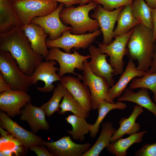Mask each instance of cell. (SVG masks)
Segmentation results:
<instances>
[{
  "label": "cell",
  "mask_w": 156,
  "mask_h": 156,
  "mask_svg": "<svg viewBox=\"0 0 156 156\" xmlns=\"http://www.w3.org/2000/svg\"><path fill=\"white\" fill-rule=\"evenodd\" d=\"M0 50L9 52L21 70L30 76L44 58L33 50L21 27L0 34Z\"/></svg>",
  "instance_id": "cell-1"
},
{
  "label": "cell",
  "mask_w": 156,
  "mask_h": 156,
  "mask_svg": "<svg viewBox=\"0 0 156 156\" xmlns=\"http://www.w3.org/2000/svg\"><path fill=\"white\" fill-rule=\"evenodd\" d=\"M153 29L141 23L133 28L128 40L126 55L129 59L136 60V68L146 72L151 66L155 49Z\"/></svg>",
  "instance_id": "cell-2"
},
{
  "label": "cell",
  "mask_w": 156,
  "mask_h": 156,
  "mask_svg": "<svg viewBox=\"0 0 156 156\" xmlns=\"http://www.w3.org/2000/svg\"><path fill=\"white\" fill-rule=\"evenodd\" d=\"M97 6V4L93 2L77 7L63 8L60 13V18L64 23L71 25L70 31L73 34L79 35L85 34L87 31L92 32L99 30V27L97 21L90 18L89 13Z\"/></svg>",
  "instance_id": "cell-3"
},
{
  "label": "cell",
  "mask_w": 156,
  "mask_h": 156,
  "mask_svg": "<svg viewBox=\"0 0 156 156\" xmlns=\"http://www.w3.org/2000/svg\"><path fill=\"white\" fill-rule=\"evenodd\" d=\"M0 71L12 90L27 92L32 85L30 76L21 70L8 51L0 50Z\"/></svg>",
  "instance_id": "cell-4"
},
{
  "label": "cell",
  "mask_w": 156,
  "mask_h": 156,
  "mask_svg": "<svg viewBox=\"0 0 156 156\" xmlns=\"http://www.w3.org/2000/svg\"><path fill=\"white\" fill-rule=\"evenodd\" d=\"M54 0H19L14 1L15 8L22 25L30 23L36 17L47 15L58 7Z\"/></svg>",
  "instance_id": "cell-5"
},
{
  "label": "cell",
  "mask_w": 156,
  "mask_h": 156,
  "mask_svg": "<svg viewBox=\"0 0 156 156\" xmlns=\"http://www.w3.org/2000/svg\"><path fill=\"white\" fill-rule=\"evenodd\" d=\"M83 75L78 78L83 80V83L89 88L91 97L92 109H98L100 102L105 100L111 103H115L109 97L108 91L109 86L104 78L97 76L91 70L88 59L83 62Z\"/></svg>",
  "instance_id": "cell-6"
},
{
  "label": "cell",
  "mask_w": 156,
  "mask_h": 156,
  "mask_svg": "<svg viewBox=\"0 0 156 156\" xmlns=\"http://www.w3.org/2000/svg\"><path fill=\"white\" fill-rule=\"evenodd\" d=\"M73 53L64 52L57 47L50 48L48 55L44 58L45 61L55 60L60 66L58 74L61 77L66 73H72L78 77L81 75L75 73V69L83 70L84 68V61L91 58L90 55L86 56L80 54L76 49H72Z\"/></svg>",
  "instance_id": "cell-7"
},
{
  "label": "cell",
  "mask_w": 156,
  "mask_h": 156,
  "mask_svg": "<svg viewBox=\"0 0 156 156\" xmlns=\"http://www.w3.org/2000/svg\"><path fill=\"white\" fill-rule=\"evenodd\" d=\"M101 33L100 29L92 32L79 35L73 34L70 30L66 31L59 38L53 40H46V44L48 48H61L66 52L71 53V49L73 48L76 50H78L89 47Z\"/></svg>",
  "instance_id": "cell-8"
},
{
  "label": "cell",
  "mask_w": 156,
  "mask_h": 156,
  "mask_svg": "<svg viewBox=\"0 0 156 156\" xmlns=\"http://www.w3.org/2000/svg\"><path fill=\"white\" fill-rule=\"evenodd\" d=\"M133 28L126 33L115 38L110 44L106 45L96 42L101 53L109 56V63L115 70V75L121 74L124 71V56L126 55V47Z\"/></svg>",
  "instance_id": "cell-9"
},
{
  "label": "cell",
  "mask_w": 156,
  "mask_h": 156,
  "mask_svg": "<svg viewBox=\"0 0 156 156\" xmlns=\"http://www.w3.org/2000/svg\"><path fill=\"white\" fill-rule=\"evenodd\" d=\"M64 6V4L60 3L52 13L44 16L35 17L31 20L30 23L41 27L49 35V40H53L59 38L63 32L72 29L71 26L64 25L60 20V14Z\"/></svg>",
  "instance_id": "cell-10"
},
{
  "label": "cell",
  "mask_w": 156,
  "mask_h": 156,
  "mask_svg": "<svg viewBox=\"0 0 156 156\" xmlns=\"http://www.w3.org/2000/svg\"><path fill=\"white\" fill-rule=\"evenodd\" d=\"M4 112H0V127L6 129L22 143L26 152L31 146L42 144V138L33 131H28L11 119Z\"/></svg>",
  "instance_id": "cell-11"
},
{
  "label": "cell",
  "mask_w": 156,
  "mask_h": 156,
  "mask_svg": "<svg viewBox=\"0 0 156 156\" xmlns=\"http://www.w3.org/2000/svg\"><path fill=\"white\" fill-rule=\"evenodd\" d=\"M56 64L55 60L42 61L37 66L30 76L31 83L32 85L36 84L39 81H42L45 83L43 87L37 86L38 90L43 92H51L55 88L53 83L60 81L61 77L56 73L59 70L55 66Z\"/></svg>",
  "instance_id": "cell-12"
},
{
  "label": "cell",
  "mask_w": 156,
  "mask_h": 156,
  "mask_svg": "<svg viewBox=\"0 0 156 156\" xmlns=\"http://www.w3.org/2000/svg\"><path fill=\"white\" fill-rule=\"evenodd\" d=\"M45 146L53 156H82L90 148L89 142L82 144L74 142L70 136H64L53 142L43 140Z\"/></svg>",
  "instance_id": "cell-13"
},
{
  "label": "cell",
  "mask_w": 156,
  "mask_h": 156,
  "mask_svg": "<svg viewBox=\"0 0 156 156\" xmlns=\"http://www.w3.org/2000/svg\"><path fill=\"white\" fill-rule=\"evenodd\" d=\"M124 6L112 11L104 9L101 5L97 6L90 16L97 21L103 35L102 43L108 45L112 42L113 34L115 23L117 17Z\"/></svg>",
  "instance_id": "cell-14"
},
{
  "label": "cell",
  "mask_w": 156,
  "mask_h": 156,
  "mask_svg": "<svg viewBox=\"0 0 156 156\" xmlns=\"http://www.w3.org/2000/svg\"><path fill=\"white\" fill-rule=\"evenodd\" d=\"M31 96L25 91L11 90L0 94V109L9 116L21 114V109L31 102Z\"/></svg>",
  "instance_id": "cell-15"
},
{
  "label": "cell",
  "mask_w": 156,
  "mask_h": 156,
  "mask_svg": "<svg viewBox=\"0 0 156 156\" xmlns=\"http://www.w3.org/2000/svg\"><path fill=\"white\" fill-rule=\"evenodd\" d=\"M88 50L91 58L88 63L92 73L105 78L110 87L113 86L115 83L113 77L115 70L107 61L106 58L108 55L101 53L99 48L93 45L90 46Z\"/></svg>",
  "instance_id": "cell-16"
},
{
  "label": "cell",
  "mask_w": 156,
  "mask_h": 156,
  "mask_svg": "<svg viewBox=\"0 0 156 156\" xmlns=\"http://www.w3.org/2000/svg\"><path fill=\"white\" fill-rule=\"evenodd\" d=\"M79 78L67 76L61 77L60 83L81 104L86 111L92 109L91 94L88 87Z\"/></svg>",
  "instance_id": "cell-17"
},
{
  "label": "cell",
  "mask_w": 156,
  "mask_h": 156,
  "mask_svg": "<svg viewBox=\"0 0 156 156\" xmlns=\"http://www.w3.org/2000/svg\"><path fill=\"white\" fill-rule=\"evenodd\" d=\"M20 120L26 122L34 133L40 130H48L49 125L46 119V113L42 107L27 103L21 109Z\"/></svg>",
  "instance_id": "cell-18"
},
{
  "label": "cell",
  "mask_w": 156,
  "mask_h": 156,
  "mask_svg": "<svg viewBox=\"0 0 156 156\" xmlns=\"http://www.w3.org/2000/svg\"><path fill=\"white\" fill-rule=\"evenodd\" d=\"M21 28L30 41L34 51L46 57L49 54V50L46 44L48 35L44 29L38 25L31 23L22 25Z\"/></svg>",
  "instance_id": "cell-19"
},
{
  "label": "cell",
  "mask_w": 156,
  "mask_h": 156,
  "mask_svg": "<svg viewBox=\"0 0 156 156\" xmlns=\"http://www.w3.org/2000/svg\"><path fill=\"white\" fill-rule=\"evenodd\" d=\"M146 72L136 68L134 60L129 58L124 71L121 74L118 82L109 88L108 94L112 100L119 97L127 88L129 83L134 78L141 77Z\"/></svg>",
  "instance_id": "cell-20"
},
{
  "label": "cell",
  "mask_w": 156,
  "mask_h": 156,
  "mask_svg": "<svg viewBox=\"0 0 156 156\" xmlns=\"http://www.w3.org/2000/svg\"><path fill=\"white\" fill-rule=\"evenodd\" d=\"M22 25L17 16L13 0H0V34L8 32Z\"/></svg>",
  "instance_id": "cell-21"
},
{
  "label": "cell",
  "mask_w": 156,
  "mask_h": 156,
  "mask_svg": "<svg viewBox=\"0 0 156 156\" xmlns=\"http://www.w3.org/2000/svg\"><path fill=\"white\" fill-rule=\"evenodd\" d=\"M144 111L143 107L138 105H135L132 112L128 118H122L119 121V127L112 135L111 143H113L126 134L131 135L138 132L140 125L136 122L137 117Z\"/></svg>",
  "instance_id": "cell-22"
},
{
  "label": "cell",
  "mask_w": 156,
  "mask_h": 156,
  "mask_svg": "<svg viewBox=\"0 0 156 156\" xmlns=\"http://www.w3.org/2000/svg\"><path fill=\"white\" fill-rule=\"evenodd\" d=\"M117 100L122 102L127 101L135 103L149 110L156 117V104L151 99L147 89L141 88L139 91L135 92L129 88H127Z\"/></svg>",
  "instance_id": "cell-23"
},
{
  "label": "cell",
  "mask_w": 156,
  "mask_h": 156,
  "mask_svg": "<svg viewBox=\"0 0 156 156\" xmlns=\"http://www.w3.org/2000/svg\"><path fill=\"white\" fill-rule=\"evenodd\" d=\"M116 21L117 25L113 34L115 38L126 33L140 23L133 14L131 4L124 6L119 14Z\"/></svg>",
  "instance_id": "cell-24"
},
{
  "label": "cell",
  "mask_w": 156,
  "mask_h": 156,
  "mask_svg": "<svg viewBox=\"0 0 156 156\" xmlns=\"http://www.w3.org/2000/svg\"><path fill=\"white\" fill-rule=\"evenodd\" d=\"M102 128L98 139L90 149L82 156H98L102 151L111 143L112 137L116 130L109 121L103 123Z\"/></svg>",
  "instance_id": "cell-25"
},
{
  "label": "cell",
  "mask_w": 156,
  "mask_h": 156,
  "mask_svg": "<svg viewBox=\"0 0 156 156\" xmlns=\"http://www.w3.org/2000/svg\"><path fill=\"white\" fill-rule=\"evenodd\" d=\"M147 132L145 131L130 135L125 138H119L113 143H110L106 148L107 151L113 155L125 156L127 151L135 143H139L142 141L144 135Z\"/></svg>",
  "instance_id": "cell-26"
},
{
  "label": "cell",
  "mask_w": 156,
  "mask_h": 156,
  "mask_svg": "<svg viewBox=\"0 0 156 156\" xmlns=\"http://www.w3.org/2000/svg\"><path fill=\"white\" fill-rule=\"evenodd\" d=\"M86 119L74 114L65 118L66 122L72 126V130H68L67 133L72 136L73 140L83 142L85 135L90 132L92 124L88 123Z\"/></svg>",
  "instance_id": "cell-27"
},
{
  "label": "cell",
  "mask_w": 156,
  "mask_h": 156,
  "mask_svg": "<svg viewBox=\"0 0 156 156\" xmlns=\"http://www.w3.org/2000/svg\"><path fill=\"white\" fill-rule=\"evenodd\" d=\"M134 17L146 27L153 29L152 12L153 10L144 0H134L131 4Z\"/></svg>",
  "instance_id": "cell-28"
},
{
  "label": "cell",
  "mask_w": 156,
  "mask_h": 156,
  "mask_svg": "<svg viewBox=\"0 0 156 156\" xmlns=\"http://www.w3.org/2000/svg\"><path fill=\"white\" fill-rule=\"evenodd\" d=\"M127 105L122 101H117L116 103H111L105 100L101 101L98 108L99 113L97 118L93 125H92L90 132V136L92 138H95L99 132V127L107 114L112 110L118 109H125Z\"/></svg>",
  "instance_id": "cell-29"
},
{
  "label": "cell",
  "mask_w": 156,
  "mask_h": 156,
  "mask_svg": "<svg viewBox=\"0 0 156 156\" xmlns=\"http://www.w3.org/2000/svg\"><path fill=\"white\" fill-rule=\"evenodd\" d=\"M61 110L58 111L64 115L67 112H70L79 117L87 118L89 117V112H87L71 94L66 90L60 105Z\"/></svg>",
  "instance_id": "cell-30"
},
{
  "label": "cell",
  "mask_w": 156,
  "mask_h": 156,
  "mask_svg": "<svg viewBox=\"0 0 156 156\" xmlns=\"http://www.w3.org/2000/svg\"><path fill=\"white\" fill-rule=\"evenodd\" d=\"M66 89L60 83H58L53 90V95L47 103L42 104V107L48 117L59 111L60 103L64 96Z\"/></svg>",
  "instance_id": "cell-31"
},
{
  "label": "cell",
  "mask_w": 156,
  "mask_h": 156,
  "mask_svg": "<svg viewBox=\"0 0 156 156\" xmlns=\"http://www.w3.org/2000/svg\"><path fill=\"white\" fill-rule=\"evenodd\" d=\"M129 88L131 89L145 88L150 90L154 94V101L156 103V73H146L142 77L134 78L132 80Z\"/></svg>",
  "instance_id": "cell-32"
},
{
  "label": "cell",
  "mask_w": 156,
  "mask_h": 156,
  "mask_svg": "<svg viewBox=\"0 0 156 156\" xmlns=\"http://www.w3.org/2000/svg\"><path fill=\"white\" fill-rule=\"evenodd\" d=\"M134 0H94V2L103 5V7L109 11H112L119 8L131 4Z\"/></svg>",
  "instance_id": "cell-33"
},
{
  "label": "cell",
  "mask_w": 156,
  "mask_h": 156,
  "mask_svg": "<svg viewBox=\"0 0 156 156\" xmlns=\"http://www.w3.org/2000/svg\"><path fill=\"white\" fill-rule=\"evenodd\" d=\"M135 156H156V143L146 144L135 153Z\"/></svg>",
  "instance_id": "cell-34"
},
{
  "label": "cell",
  "mask_w": 156,
  "mask_h": 156,
  "mask_svg": "<svg viewBox=\"0 0 156 156\" xmlns=\"http://www.w3.org/2000/svg\"><path fill=\"white\" fill-rule=\"evenodd\" d=\"M45 146L43 144L35 145L31 147L29 149L34 151L38 156H53Z\"/></svg>",
  "instance_id": "cell-35"
},
{
  "label": "cell",
  "mask_w": 156,
  "mask_h": 156,
  "mask_svg": "<svg viewBox=\"0 0 156 156\" xmlns=\"http://www.w3.org/2000/svg\"><path fill=\"white\" fill-rule=\"evenodd\" d=\"M12 143L14 144V146L11 149L13 153H14L16 156L21 154L23 151L22 146H23L22 142L19 139L14 137L12 141Z\"/></svg>",
  "instance_id": "cell-36"
},
{
  "label": "cell",
  "mask_w": 156,
  "mask_h": 156,
  "mask_svg": "<svg viewBox=\"0 0 156 156\" xmlns=\"http://www.w3.org/2000/svg\"><path fill=\"white\" fill-rule=\"evenodd\" d=\"M12 90L4 80L1 73L0 72V93H1Z\"/></svg>",
  "instance_id": "cell-37"
},
{
  "label": "cell",
  "mask_w": 156,
  "mask_h": 156,
  "mask_svg": "<svg viewBox=\"0 0 156 156\" xmlns=\"http://www.w3.org/2000/svg\"><path fill=\"white\" fill-rule=\"evenodd\" d=\"M156 73V41L155 42L154 53L151 64L149 70L146 73Z\"/></svg>",
  "instance_id": "cell-38"
},
{
  "label": "cell",
  "mask_w": 156,
  "mask_h": 156,
  "mask_svg": "<svg viewBox=\"0 0 156 156\" xmlns=\"http://www.w3.org/2000/svg\"><path fill=\"white\" fill-rule=\"evenodd\" d=\"M57 2H59L64 4L66 8L72 6L73 5L79 4L81 2L80 0H54Z\"/></svg>",
  "instance_id": "cell-39"
},
{
  "label": "cell",
  "mask_w": 156,
  "mask_h": 156,
  "mask_svg": "<svg viewBox=\"0 0 156 156\" xmlns=\"http://www.w3.org/2000/svg\"><path fill=\"white\" fill-rule=\"evenodd\" d=\"M152 18L153 25V40L155 42L156 40V8L152 10Z\"/></svg>",
  "instance_id": "cell-40"
},
{
  "label": "cell",
  "mask_w": 156,
  "mask_h": 156,
  "mask_svg": "<svg viewBox=\"0 0 156 156\" xmlns=\"http://www.w3.org/2000/svg\"><path fill=\"white\" fill-rule=\"evenodd\" d=\"M14 137L13 135L11 133L5 136H2L0 139V145L2 144L12 142V141Z\"/></svg>",
  "instance_id": "cell-41"
},
{
  "label": "cell",
  "mask_w": 156,
  "mask_h": 156,
  "mask_svg": "<svg viewBox=\"0 0 156 156\" xmlns=\"http://www.w3.org/2000/svg\"><path fill=\"white\" fill-rule=\"evenodd\" d=\"M146 4L153 9L156 8V0H144Z\"/></svg>",
  "instance_id": "cell-42"
},
{
  "label": "cell",
  "mask_w": 156,
  "mask_h": 156,
  "mask_svg": "<svg viewBox=\"0 0 156 156\" xmlns=\"http://www.w3.org/2000/svg\"><path fill=\"white\" fill-rule=\"evenodd\" d=\"M1 150L6 156H11L12 153H13L11 149H5L3 150Z\"/></svg>",
  "instance_id": "cell-43"
},
{
  "label": "cell",
  "mask_w": 156,
  "mask_h": 156,
  "mask_svg": "<svg viewBox=\"0 0 156 156\" xmlns=\"http://www.w3.org/2000/svg\"><path fill=\"white\" fill-rule=\"evenodd\" d=\"M81 3L79 5H83L86 4V3L93 2L94 0H80Z\"/></svg>",
  "instance_id": "cell-44"
},
{
  "label": "cell",
  "mask_w": 156,
  "mask_h": 156,
  "mask_svg": "<svg viewBox=\"0 0 156 156\" xmlns=\"http://www.w3.org/2000/svg\"><path fill=\"white\" fill-rule=\"evenodd\" d=\"M0 133L2 136H6L9 133H10L9 132L7 131H6L0 127Z\"/></svg>",
  "instance_id": "cell-45"
},
{
  "label": "cell",
  "mask_w": 156,
  "mask_h": 156,
  "mask_svg": "<svg viewBox=\"0 0 156 156\" xmlns=\"http://www.w3.org/2000/svg\"><path fill=\"white\" fill-rule=\"evenodd\" d=\"M0 156H5V155L2 151L1 150L0 151Z\"/></svg>",
  "instance_id": "cell-46"
},
{
  "label": "cell",
  "mask_w": 156,
  "mask_h": 156,
  "mask_svg": "<svg viewBox=\"0 0 156 156\" xmlns=\"http://www.w3.org/2000/svg\"><path fill=\"white\" fill-rule=\"evenodd\" d=\"M14 1H17V0H13Z\"/></svg>",
  "instance_id": "cell-47"
},
{
  "label": "cell",
  "mask_w": 156,
  "mask_h": 156,
  "mask_svg": "<svg viewBox=\"0 0 156 156\" xmlns=\"http://www.w3.org/2000/svg\"><path fill=\"white\" fill-rule=\"evenodd\" d=\"M155 41H156V40H155Z\"/></svg>",
  "instance_id": "cell-48"
},
{
  "label": "cell",
  "mask_w": 156,
  "mask_h": 156,
  "mask_svg": "<svg viewBox=\"0 0 156 156\" xmlns=\"http://www.w3.org/2000/svg\"></svg>",
  "instance_id": "cell-49"
}]
</instances>
